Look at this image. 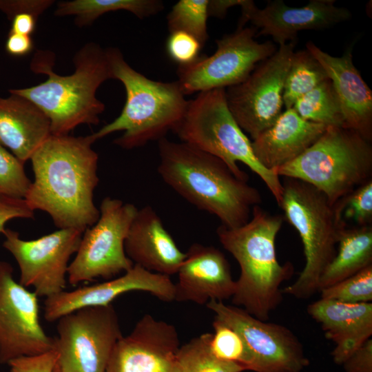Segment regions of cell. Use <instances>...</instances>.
<instances>
[{"instance_id": "obj_37", "label": "cell", "mask_w": 372, "mask_h": 372, "mask_svg": "<svg viewBox=\"0 0 372 372\" xmlns=\"http://www.w3.org/2000/svg\"><path fill=\"white\" fill-rule=\"evenodd\" d=\"M34 211L24 198L0 195V233L6 229V224L15 218H34Z\"/></svg>"}, {"instance_id": "obj_8", "label": "cell", "mask_w": 372, "mask_h": 372, "mask_svg": "<svg viewBox=\"0 0 372 372\" xmlns=\"http://www.w3.org/2000/svg\"><path fill=\"white\" fill-rule=\"evenodd\" d=\"M279 205L284 219L301 238L305 265L298 278L283 293L307 299L318 292L319 279L336 254L341 223L335 205L312 185L285 178Z\"/></svg>"}, {"instance_id": "obj_9", "label": "cell", "mask_w": 372, "mask_h": 372, "mask_svg": "<svg viewBox=\"0 0 372 372\" xmlns=\"http://www.w3.org/2000/svg\"><path fill=\"white\" fill-rule=\"evenodd\" d=\"M138 211L132 203L110 197L101 203L97 221L83 232L75 258L69 264L68 278L72 285L97 278L106 280L131 269L125 241Z\"/></svg>"}, {"instance_id": "obj_12", "label": "cell", "mask_w": 372, "mask_h": 372, "mask_svg": "<svg viewBox=\"0 0 372 372\" xmlns=\"http://www.w3.org/2000/svg\"><path fill=\"white\" fill-rule=\"evenodd\" d=\"M296 42L279 45L241 83L225 89L229 109L252 140L282 112L283 90Z\"/></svg>"}, {"instance_id": "obj_3", "label": "cell", "mask_w": 372, "mask_h": 372, "mask_svg": "<svg viewBox=\"0 0 372 372\" xmlns=\"http://www.w3.org/2000/svg\"><path fill=\"white\" fill-rule=\"evenodd\" d=\"M75 70L72 74L60 75L53 68L52 52L38 50L30 69L48 76L44 82L30 87L10 90L37 105L50 121L52 135H67L82 124L96 125L105 110L96 97V91L105 81L113 79L105 49L89 42L73 58Z\"/></svg>"}, {"instance_id": "obj_39", "label": "cell", "mask_w": 372, "mask_h": 372, "mask_svg": "<svg viewBox=\"0 0 372 372\" xmlns=\"http://www.w3.org/2000/svg\"><path fill=\"white\" fill-rule=\"evenodd\" d=\"M345 372H372V340L370 338L342 364Z\"/></svg>"}, {"instance_id": "obj_19", "label": "cell", "mask_w": 372, "mask_h": 372, "mask_svg": "<svg viewBox=\"0 0 372 372\" xmlns=\"http://www.w3.org/2000/svg\"><path fill=\"white\" fill-rule=\"evenodd\" d=\"M174 301L206 304L231 298L236 290L228 260L217 248L193 244L177 273Z\"/></svg>"}, {"instance_id": "obj_43", "label": "cell", "mask_w": 372, "mask_h": 372, "mask_svg": "<svg viewBox=\"0 0 372 372\" xmlns=\"http://www.w3.org/2000/svg\"><path fill=\"white\" fill-rule=\"evenodd\" d=\"M55 372H70V371L68 369H66L65 368L58 365V364H57V367H56V370Z\"/></svg>"}, {"instance_id": "obj_4", "label": "cell", "mask_w": 372, "mask_h": 372, "mask_svg": "<svg viewBox=\"0 0 372 372\" xmlns=\"http://www.w3.org/2000/svg\"><path fill=\"white\" fill-rule=\"evenodd\" d=\"M283 221V216L256 205L245 225L236 228L220 225L216 229L220 242L240 269L232 302L261 320H267L281 303L280 287L293 273V265H281L276 256V239Z\"/></svg>"}, {"instance_id": "obj_1", "label": "cell", "mask_w": 372, "mask_h": 372, "mask_svg": "<svg viewBox=\"0 0 372 372\" xmlns=\"http://www.w3.org/2000/svg\"><path fill=\"white\" fill-rule=\"evenodd\" d=\"M92 135H52L30 158L34 180L24 198L29 206L48 213L59 229L85 231L100 216L94 203L98 154Z\"/></svg>"}, {"instance_id": "obj_23", "label": "cell", "mask_w": 372, "mask_h": 372, "mask_svg": "<svg viewBox=\"0 0 372 372\" xmlns=\"http://www.w3.org/2000/svg\"><path fill=\"white\" fill-rule=\"evenodd\" d=\"M327 127L302 118L293 107L286 109L269 127L252 140L254 154L263 167L274 172L300 156Z\"/></svg>"}, {"instance_id": "obj_2", "label": "cell", "mask_w": 372, "mask_h": 372, "mask_svg": "<svg viewBox=\"0 0 372 372\" xmlns=\"http://www.w3.org/2000/svg\"><path fill=\"white\" fill-rule=\"evenodd\" d=\"M158 172L176 193L221 225L236 228L247 223L254 206L262 203L258 189L238 178L220 158L187 143L158 141Z\"/></svg>"}, {"instance_id": "obj_30", "label": "cell", "mask_w": 372, "mask_h": 372, "mask_svg": "<svg viewBox=\"0 0 372 372\" xmlns=\"http://www.w3.org/2000/svg\"><path fill=\"white\" fill-rule=\"evenodd\" d=\"M214 333L209 342L213 354L218 359L236 363L245 371H254V359L241 335L233 328L214 318Z\"/></svg>"}, {"instance_id": "obj_17", "label": "cell", "mask_w": 372, "mask_h": 372, "mask_svg": "<svg viewBox=\"0 0 372 372\" xmlns=\"http://www.w3.org/2000/svg\"><path fill=\"white\" fill-rule=\"evenodd\" d=\"M334 3L333 0H311L304 6L295 8L282 0H275L268 1L260 9L253 1L244 0L238 28H243L250 21L259 30L256 37L269 35L279 45L297 43L300 31L326 29L351 19V13L347 8Z\"/></svg>"}, {"instance_id": "obj_6", "label": "cell", "mask_w": 372, "mask_h": 372, "mask_svg": "<svg viewBox=\"0 0 372 372\" xmlns=\"http://www.w3.org/2000/svg\"><path fill=\"white\" fill-rule=\"evenodd\" d=\"M182 142L222 160L239 178L249 180L238 165L242 163L256 174L279 205L283 192L280 177L256 160L251 142L231 113L225 89L198 93L189 101L185 113L174 131Z\"/></svg>"}, {"instance_id": "obj_26", "label": "cell", "mask_w": 372, "mask_h": 372, "mask_svg": "<svg viewBox=\"0 0 372 372\" xmlns=\"http://www.w3.org/2000/svg\"><path fill=\"white\" fill-rule=\"evenodd\" d=\"M163 8V2L159 0H74L59 2L54 15L75 16V24L83 27L91 25L99 17L110 12L125 10L143 19Z\"/></svg>"}, {"instance_id": "obj_35", "label": "cell", "mask_w": 372, "mask_h": 372, "mask_svg": "<svg viewBox=\"0 0 372 372\" xmlns=\"http://www.w3.org/2000/svg\"><path fill=\"white\" fill-rule=\"evenodd\" d=\"M203 47L195 37L183 31L169 32L166 41L167 54L178 67L194 63L200 57Z\"/></svg>"}, {"instance_id": "obj_25", "label": "cell", "mask_w": 372, "mask_h": 372, "mask_svg": "<svg viewBox=\"0 0 372 372\" xmlns=\"http://www.w3.org/2000/svg\"><path fill=\"white\" fill-rule=\"evenodd\" d=\"M372 265V225L340 229L337 252L322 272L318 292Z\"/></svg>"}, {"instance_id": "obj_13", "label": "cell", "mask_w": 372, "mask_h": 372, "mask_svg": "<svg viewBox=\"0 0 372 372\" xmlns=\"http://www.w3.org/2000/svg\"><path fill=\"white\" fill-rule=\"evenodd\" d=\"M83 232L74 228L59 229L26 240L17 231L5 229L3 247L18 264L19 283L25 287H32L38 297L47 298L65 289L69 260L76 253Z\"/></svg>"}, {"instance_id": "obj_38", "label": "cell", "mask_w": 372, "mask_h": 372, "mask_svg": "<svg viewBox=\"0 0 372 372\" xmlns=\"http://www.w3.org/2000/svg\"><path fill=\"white\" fill-rule=\"evenodd\" d=\"M54 1L52 0H1L0 10L6 13L9 19L23 12L30 13L37 17L50 7Z\"/></svg>"}, {"instance_id": "obj_28", "label": "cell", "mask_w": 372, "mask_h": 372, "mask_svg": "<svg viewBox=\"0 0 372 372\" xmlns=\"http://www.w3.org/2000/svg\"><path fill=\"white\" fill-rule=\"evenodd\" d=\"M327 79L322 65L307 49L294 52L283 90L286 109L291 108L300 97Z\"/></svg>"}, {"instance_id": "obj_16", "label": "cell", "mask_w": 372, "mask_h": 372, "mask_svg": "<svg viewBox=\"0 0 372 372\" xmlns=\"http://www.w3.org/2000/svg\"><path fill=\"white\" fill-rule=\"evenodd\" d=\"M180 347L173 324L145 314L116 342L105 372H180Z\"/></svg>"}, {"instance_id": "obj_36", "label": "cell", "mask_w": 372, "mask_h": 372, "mask_svg": "<svg viewBox=\"0 0 372 372\" xmlns=\"http://www.w3.org/2000/svg\"><path fill=\"white\" fill-rule=\"evenodd\" d=\"M59 355L56 350L31 356H23L10 360L7 364L10 372H54Z\"/></svg>"}, {"instance_id": "obj_14", "label": "cell", "mask_w": 372, "mask_h": 372, "mask_svg": "<svg viewBox=\"0 0 372 372\" xmlns=\"http://www.w3.org/2000/svg\"><path fill=\"white\" fill-rule=\"evenodd\" d=\"M216 318L236 331L251 352L254 372H301L309 364L303 346L285 326L258 319L242 308L209 300Z\"/></svg>"}, {"instance_id": "obj_34", "label": "cell", "mask_w": 372, "mask_h": 372, "mask_svg": "<svg viewBox=\"0 0 372 372\" xmlns=\"http://www.w3.org/2000/svg\"><path fill=\"white\" fill-rule=\"evenodd\" d=\"M24 164L0 143V195L25 198L31 180Z\"/></svg>"}, {"instance_id": "obj_22", "label": "cell", "mask_w": 372, "mask_h": 372, "mask_svg": "<svg viewBox=\"0 0 372 372\" xmlns=\"http://www.w3.org/2000/svg\"><path fill=\"white\" fill-rule=\"evenodd\" d=\"M307 313L333 342L331 356L336 364L342 365L372 335V302L345 304L320 298L309 304Z\"/></svg>"}, {"instance_id": "obj_21", "label": "cell", "mask_w": 372, "mask_h": 372, "mask_svg": "<svg viewBox=\"0 0 372 372\" xmlns=\"http://www.w3.org/2000/svg\"><path fill=\"white\" fill-rule=\"evenodd\" d=\"M125 251L134 265L169 277L177 273L185 258L159 216L148 205L138 209L125 241Z\"/></svg>"}, {"instance_id": "obj_20", "label": "cell", "mask_w": 372, "mask_h": 372, "mask_svg": "<svg viewBox=\"0 0 372 372\" xmlns=\"http://www.w3.org/2000/svg\"><path fill=\"white\" fill-rule=\"evenodd\" d=\"M306 49L319 61L331 80L339 99L344 127L365 139L372 138V92L353 62L352 47L341 56L324 52L311 41Z\"/></svg>"}, {"instance_id": "obj_18", "label": "cell", "mask_w": 372, "mask_h": 372, "mask_svg": "<svg viewBox=\"0 0 372 372\" xmlns=\"http://www.w3.org/2000/svg\"><path fill=\"white\" fill-rule=\"evenodd\" d=\"M136 291L148 292L164 302L174 301V283L169 276L134 265L116 278L72 291L64 290L47 298L44 303V318L48 322L57 321L82 308L112 304V302L123 293Z\"/></svg>"}, {"instance_id": "obj_27", "label": "cell", "mask_w": 372, "mask_h": 372, "mask_svg": "<svg viewBox=\"0 0 372 372\" xmlns=\"http://www.w3.org/2000/svg\"><path fill=\"white\" fill-rule=\"evenodd\" d=\"M292 107L306 121L344 127L342 107L329 79L300 97Z\"/></svg>"}, {"instance_id": "obj_31", "label": "cell", "mask_w": 372, "mask_h": 372, "mask_svg": "<svg viewBox=\"0 0 372 372\" xmlns=\"http://www.w3.org/2000/svg\"><path fill=\"white\" fill-rule=\"evenodd\" d=\"M209 0H180L168 13L169 32L183 31L195 37L204 45L208 39Z\"/></svg>"}, {"instance_id": "obj_5", "label": "cell", "mask_w": 372, "mask_h": 372, "mask_svg": "<svg viewBox=\"0 0 372 372\" xmlns=\"http://www.w3.org/2000/svg\"><path fill=\"white\" fill-rule=\"evenodd\" d=\"M113 79L120 81L126 99L120 115L91 134L95 141L113 132H123L114 143L124 149L141 147L161 140L174 131L182 120L189 101L177 81L152 80L133 69L118 48H105Z\"/></svg>"}, {"instance_id": "obj_10", "label": "cell", "mask_w": 372, "mask_h": 372, "mask_svg": "<svg viewBox=\"0 0 372 372\" xmlns=\"http://www.w3.org/2000/svg\"><path fill=\"white\" fill-rule=\"evenodd\" d=\"M57 321L58 365L70 372H105L123 336L113 305L82 308Z\"/></svg>"}, {"instance_id": "obj_24", "label": "cell", "mask_w": 372, "mask_h": 372, "mask_svg": "<svg viewBox=\"0 0 372 372\" xmlns=\"http://www.w3.org/2000/svg\"><path fill=\"white\" fill-rule=\"evenodd\" d=\"M10 94L0 97V143L25 163L51 136L50 121L34 103Z\"/></svg>"}, {"instance_id": "obj_33", "label": "cell", "mask_w": 372, "mask_h": 372, "mask_svg": "<svg viewBox=\"0 0 372 372\" xmlns=\"http://www.w3.org/2000/svg\"><path fill=\"white\" fill-rule=\"evenodd\" d=\"M341 223L358 227L372 225V179L335 204Z\"/></svg>"}, {"instance_id": "obj_15", "label": "cell", "mask_w": 372, "mask_h": 372, "mask_svg": "<svg viewBox=\"0 0 372 372\" xmlns=\"http://www.w3.org/2000/svg\"><path fill=\"white\" fill-rule=\"evenodd\" d=\"M55 349L39 318L38 296L13 278L11 265L0 260V363Z\"/></svg>"}, {"instance_id": "obj_11", "label": "cell", "mask_w": 372, "mask_h": 372, "mask_svg": "<svg viewBox=\"0 0 372 372\" xmlns=\"http://www.w3.org/2000/svg\"><path fill=\"white\" fill-rule=\"evenodd\" d=\"M256 33L254 27L238 28L216 40L217 49L212 55L200 56L194 63L178 67L176 81L183 93L226 89L242 82L259 63L276 51L271 41H256Z\"/></svg>"}, {"instance_id": "obj_42", "label": "cell", "mask_w": 372, "mask_h": 372, "mask_svg": "<svg viewBox=\"0 0 372 372\" xmlns=\"http://www.w3.org/2000/svg\"><path fill=\"white\" fill-rule=\"evenodd\" d=\"M244 0H209V17L224 18L229 8L240 6Z\"/></svg>"}, {"instance_id": "obj_7", "label": "cell", "mask_w": 372, "mask_h": 372, "mask_svg": "<svg viewBox=\"0 0 372 372\" xmlns=\"http://www.w3.org/2000/svg\"><path fill=\"white\" fill-rule=\"evenodd\" d=\"M274 172L312 185L335 205L372 179L371 142L353 130L328 126L300 156Z\"/></svg>"}, {"instance_id": "obj_29", "label": "cell", "mask_w": 372, "mask_h": 372, "mask_svg": "<svg viewBox=\"0 0 372 372\" xmlns=\"http://www.w3.org/2000/svg\"><path fill=\"white\" fill-rule=\"evenodd\" d=\"M211 333H203L180 347L177 360L180 372H242L236 363L221 360L211 352Z\"/></svg>"}, {"instance_id": "obj_40", "label": "cell", "mask_w": 372, "mask_h": 372, "mask_svg": "<svg viewBox=\"0 0 372 372\" xmlns=\"http://www.w3.org/2000/svg\"><path fill=\"white\" fill-rule=\"evenodd\" d=\"M30 36L10 32L6 42L7 52L12 56H21L29 54L33 49Z\"/></svg>"}, {"instance_id": "obj_41", "label": "cell", "mask_w": 372, "mask_h": 372, "mask_svg": "<svg viewBox=\"0 0 372 372\" xmlns=\"http://www.w3.org/2000/svg\"><path fill=\"white\" fill-rule=\"evenodd\" d=\"M37 17L32 14L23 12L15 15L12 19L10 32L30 36L36 28Z\"/></svg>"}, {"instance_id": "obj_32", "label": "cell", "mask_w": 372, "mask_h": 372, "mask_svg": "<svg viewBox=\"0 0 372 372\" xmlns=\"http://www.w3.org/2000/svg\"><path fill=\"white\" fill-rule=\"evenodd\" d=\"M320 298L345 304L372 302V265L319 291Z\"/></svg>"}]
</instances>
